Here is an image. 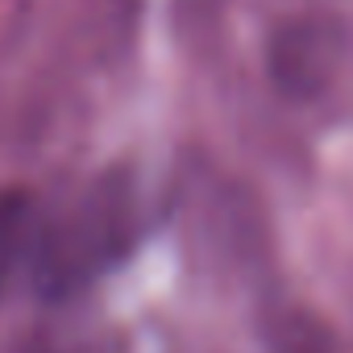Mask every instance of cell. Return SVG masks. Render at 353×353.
Wrapping results in <instances>:
<instances>
[{
  "instance_id": "1",
  "label": "cell",
  "mask_w": 353,
  "mask_h": 353,
  "mask_svg": "<svg viewBox=\"0 0 353 353\" xmlns=\"http://www.w3.org/2000/svg\"><path fill=\"white\" fill-rule=\"evenodd\" d=\"M137 237V204L133 188L121 174L92 179L59 204L34 200L30 241L21 258V279L34 283L38 295L63 299L92 287L104 270H112Z\"/></svg>"
},
{
  "instance_id": "4",
  "label": "cell",
  "mask_w": 353,
  "mask_h": 353,
  "mask_svg": "<svg viewBox=\"0 0 353 353\" xmlns=\"http://www.w3.org/2000/svg\"><path fill=\"white\" fill-rule=\"evenodd\" d=\"M30 221H34V196L30 192H21V188L0 192V295L21 279Z\"/></svg>"
},
{
  "instance_id": "2",
  "label": "cell",
  "mask_w": 353,
  "mask_h": 353,
  "mask_svg": "<svg viewBox=\"0 0 353 353\" xmlns=\"http://www.w3.org/2000/svg\"><path fill=\"white\" fill-rule=\"evenodd\" d=\"M345 38L336 30V21L324 17H299L291 26H283L270 42V75L287 96H316L328 88L336 63H341Z\"/></svg>"
},
{
  "instance_id": "3",
  "label": "cell",
  "mask_w": 353,
  "mask_h": 353,
  "mask_svg": "<svg viewBox=\"0 0 353 353\" xmlns=\"http://www.w3.org/2000/svg\"><path fill=\"white\" fill-rule=\"evenodd\" d=\"M266 353H345L328 320L312 307L287 303L266 316Z\"/></svg>"
}]
</instances>
